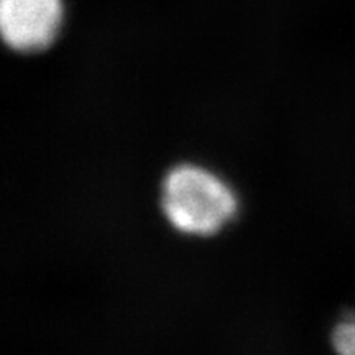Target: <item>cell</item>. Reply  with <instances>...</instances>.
<instances>
[{"label":"cell","mask_w":355,"mask_h":355,"mask_svg":"<svg viewBox=\"0 0 355 355\" xmlns=\"http://www.w3.org/2000/svg\"><path fill=\"white\" fill-rule=\"evenodd\" d=\"M162 207L173 227L189 235H212L237 212L234 191L196 165H180L162 186Z\"/></svg>","instance_id":"obj_1"},{"label":"cell","mask_w":355,"mask_h":355,"mask_svg":"<svg viewBox=\"0 0 355 355\" xmlns=\"http://www.w3.org/2000/svg\"><path fill=\"white\" fill-rule=\"evenodd\" d=\"M64 19L63 0H0L3 43L17 53L48 50Z\"/></svg>","instance_id":"obj_2"},{"label":"cell","mask_w":355,"mask_h":355,"mask_svg":"<svg viewBox=\"0 0 355 355\" xmlns=\"http://www.w3.org/2000/svg\"><path fill=\"white\" fill-rule=\"evenodd\" d=\"M332 345L337 355H355V313L337 324L332 332Z\"/></svg>","instance_id":"obj_3"}]
</instances>
